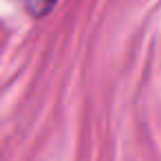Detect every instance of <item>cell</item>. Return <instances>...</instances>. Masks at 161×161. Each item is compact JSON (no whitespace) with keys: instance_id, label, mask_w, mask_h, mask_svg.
Instances as JSON below:
<instances>
[{"instance_id":"1","label":"cell","mask_w":161,"mask_h":161,"mask_svg":"<svg viewBox=\"0 0 161 161\" xmlns=\"http://www.w3.org/2000/svg\"><path fill=\"white\" fill-rule=\"evenodd\" d=\"M53 5H55V0H27V7H29V11L33 14V16H47L51 9H53Z\"/></svg>"}]
</instances>
